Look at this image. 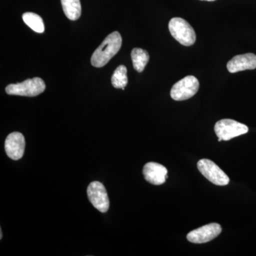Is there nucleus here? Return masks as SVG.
Returning <instances> with one entry per match:
<instances>
[{
  "instance_id": "3",
  "label": "nucleus",
  "mask_w": 256,
  "mask_h": 256,
  "mask_svg": "<svg viewBox=\"0 0 256 256\" xmlns=\"http://www.w3.org/2000/svg\"><path fill=\"white\" fill-rule=\"evenodd\" d=\"M45 88L46 85L44 82L42 78L36 77L18 84H10L5 90L9 95L34 97L44 92Z\"/></svg>"
},
{
  "instance_id": "6",
  "label": "nucleus",
  "mask_w": 256,
  "mask_h": 256,
  "mask_svg": "<svg viewBox=\"0 0 256 256\" xmlns=\"http://www.w3.org/2000/svg\"><path fill=\"white\" fill-rule=\"evenodd\" d=\"M197 168L204 176L216 185L225 186L230 182L228 176L223 170L210 160H200L197 163Z\"/></svg>"
},
{
  "instance_id": "2",
  "label": "nucleus",
  "mask_w": 256,
  "mask_h": 256,
  "mask_svg": "<svg viewBox=\"0 0 256 256\" xmlns=\"http://www.w3.org/2000/svg\"><path fill=\"white\" fill-rule=\"evenodd\" d=\"M169 30L172 36L185 46H190L196 42V33L194 30L182 18H174L169 22Z\"/></svg>"
},
{
  "instance_id": "17",
  "label": "nucleus",
  "mask_w": 256,
  "mask_h": 256,
  "mask_svg": "<svg viewBox=\"0 0 256 256\" xmlns=\"http://www.w3.org/2000/svg\"><path fill=\"white\" fill-rule=\"evenodd\" d=\"M0 233H1V236H0V239H2V229H1V232H0Z\"/></svg>"
},
{
  "instance_id": "8",
  "label": "nucleus",
  "mask_w": 256,
  "mask_h": 256,
  "mask_svg": "<svg viewBox=\"0 0 256 256\" xmlns=\"http://www.w3.org/2000/svg\"><path fill=\"white\" fill-rule=\"evenodd\" d=\"M222 227L218 224H210L192 230L188 234V240L193 244H205L216 238L222 233Z\"/></svg>"
},
{
  "instance_id": "7",
  "label": "nucleus",
  "mask_w": 256,
  "mask_h": 256,
  "mask_svg": "<svg viewBox=\"0 0 256 256\" xmlns=\"http://www.w3.org/2000/svg\"><path fill=\"white\" fill-rule=\"evenodd\" d=\"M88 200L96 210L106 213L110 206V201L104 185L100 182H92L87 188Z\"/></svg>"
},
{
  "instance_id": "10",
  "label": "nucleus",
  "mask_w": 256,
  "mask_h": 256,
  "mask_svg": "<svg viewBox=\"0 0 256 256\" xmlns=\"http://www.w3.org/2000/svg\"><path fill=\"white\" fill-rule=\"evenodd\" d=\"M168 171L163 165L156 162L146 163L143 168V175L148 182L154 185H161L168 178Z\"/></svg>"
},
{
  "instance_id": "16",
  "label": "nucleus",
  "mask_w": 256,
  "mask_h": 256,
  "mask_svg": "<svg viewBox=\"0 0 256 256\" xmlns=\"http://www.w3.org/2000/svg\"><path fill=\"white\" fill-rule=\"evenodd\" d=\"M201 1L214 2L216 1V0H201Z\"/></svg>"
},
{
  "instance_id": "15",
  "label": "nucleus",
  "mask_w": 256,
  "mask_h": 256,
  "mask_svg": "<svg viewBox=\"0 0 256 256\" xmlns=\"http://www.w3.org/2000/svg\"><path fill=\"white\" fill-rule=\"evenodd\" d=\"M112 86L116 88H121L124 90V88L127 86L128 79L127 76V68L124 65H120L118 67L112 74Z\"/></svg>"
},
{
  "instance_id": "14",
  "label": "nucleus",
  "mask_w": 256,
  "mask_h": 256,
  "mask_svg": "<svg viewBox=\"0 0 256 256\" xmlns=\"http://www.w3.org/2000/svg\"><path fill=\"white\" fill-rule=\"evenodd\" d=\"M22 18L24 23L37 33L44 32V24L40 15L33 12H26L23 14Z\"/></svg>"
},
{
  "instance_id": "13",
  "label": "nucleus",
  "mask_w": 256,
  "mask_h": 256,
  "mask_svg": "<svg viewBox=\"0 0 256 256\" xmlns=\"http://www.w3.org/2000/svg\"><path fill=\"white\" fill-rule=\"evenodd\" d=\"M133 67L140 73L142 72L150 60V56L146 50L140 48H134L131 53Z\"/></svg>"
},
{
  "instance_id": "11",
  "label": "nucleus",
  "mask_w": 256,
  "mask_h": 256,
  "mask_svg": "<svg viewBox=\"0 0 256 256\" xmlns=\"http://www.w3.org/2000/svg\"><path fill=\"white\" fill-rule=\"evenodd\" d=\"M256 68V55L252 53L234 56L227 64V69L230 73L234 74L246 70Z\"/></svg>"
},
{
  "instance_id": "12",
  "label": "nucleus",
  "mask_w": 256,
  "mask_h": 256,
  "mask_svg": "<svg viewBox=\"0 0 256 256\" xmlns=\"http://www.w3.org/2000/svg\"><path fill=\"white\" fill-rule=\"evenodd\" d=\"M66 16L72 21L78 20L82 14L80 0H60Z\"/></svg>"
},
{
  "instance_id": "5",
  "label": "nucleus",
  "mask_w": 256,
  "mask_h": 256,
  "mask_svg": "<svg viewBox=\"0 0 256 256\" xmlns=\"http://www.w3.org/2000/svg\"><path fill=\"white\" fill-rule=\"evenodd\" d=\"M200 82L194 76H188L178 80L173 86L170 96L173 100L182 101L188 100L198 92Z\"/></svg>"
},
{
  "instance_id": "1",
  "label": "nucleus",
  "mask_w": 256,
  "mask_h": 256,
  "mask_svg": "<svg viewBox=\"0 0 256 256\" xmlns=\"http://www.w3.org/2000/svg\"><path fill=\"white\" fill-rule=\"evenodd\" d=\"M122 46V37L119 32H114L106 37L98 48L92 54V64L96 68L106 65Z\"/></svg>"
},
{
  "instance_id": "4",
  "label": "nucleus",
  "mask_w": 256,
  "mask_h": 256,
  "mask_svg": "<svg viewBox=\"0 0 256 256\" xmlns=\"http://www.w3.org/2000/svg\"><path fill=\"white\" fill-rule=\"evenodd\" d=\"M216 134L218 141H228L234 138L242 136L248 132V128L232 119L220 120L214 126Z\"/></svg>"
},
{
  "instance_id": "9",
  "label": "nucleus",
  "mask_w": 256,
  "mask_h": 256,
  "mask_svg": "<svg viewBox=\"0 0 256 256\" xmlns=\"http://www.w3.org/2000/svg\"><path fill=\"white\" fill-rule=\"evenodd\" d=\"M4 149L6 154L13 160L21 159L25 150V139L22 133H10L4 142Z\"/></svg>"
}]
</instances>
